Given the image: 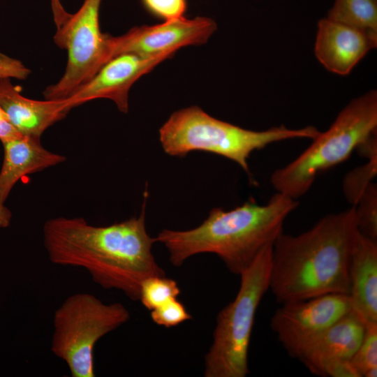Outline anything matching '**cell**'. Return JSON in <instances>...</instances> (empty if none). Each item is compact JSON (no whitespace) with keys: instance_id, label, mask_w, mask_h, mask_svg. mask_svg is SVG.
Instances as JSON below:
<instances>
[{"instance_id":"6da1fadb","label":"cell","mask_w":377,"mask_h":377,"mask_svg":"<svg viewBox=\"0 0 377 377\" xmlns=\"http://www.w3.org/2000/svg\"><path fill=\"white\" fill-rule=\"evenodd\" d=\"M145 202L146 197L138 216L107 226H92L82 217L47 220L43 244L50 262L84 269L101 288L139 300L146 279L165 276L151 252L156 242L146 230Z\"/></svg>"},{"instance_id":"7a4b0ae2","label":"cell","mask_w":377,"mask_h":377,"mask_svg":"<svg viewBox=\"0 0 377 377\" xmlns=\"http://www.w3.org/2000/svg\"><path fill=\"white\" fill-rule=\"evenodd\" d=\"M359 230L355 207L328 214L272 246L269 288L281 304L330 293L349 294L350 265Z\"/></svg>"},{"instance_id":"3957f363","label":"cell","mask_w":377,"mask_h":377,"mask_svg":"<svg viewBox=\"0 0 377 377\" xmlns=\"http://www.w3.org/2000/svg\"><path fill=\"white\" fill-rule=\"evenodd\" d=\"M297 206L296 199L277 192L265 205L251 200L230 210L214 208L199 226L182 231L164 229L154 239L166 247L176 267L193 256L211 253L230 272L240 275L264 248L273 245Z\"/></svg>"},{"instance_id":"277c9868","label":"cell","mask_w":377,"mask_h":377,"mask_svg":"<svg viewBox=\"0 0 377 377\" xmlns=\"http://www.w3.org/2000/svg\"><path fill=\"white\" fill-rule=\"evenodd\" d=\"M320 131L313 126L288 128L284 126L256 131L216 119L198 106L175 112L159 130L164 151L185 156L193 151L213 153L237 163L251 176L248 159L251 154L286 140H313Z\"/></svg>"},{"instance_id":"5b68a950","label":"cell","mask_w":377,"mask_h":377,"mask_svg":"<svg viewBox=\"0 0 377 377\" xmlns=\"http://www.w3.org/2000/svg\"><path fill=\"white\" fill-rule=\"evenodd\" d=\"M376 131L377 92L371 90L352 100L295 160L273 172L272 186L297 200L309 190L318 175L348 159Z\"/></svg>"},{"instance_id":"8992f818","label":"cell","mask_w":377,"mask_h":377,"mask_svg":"<svg viewBox=\"0 0 377 377\" xmlns=\"http://www.w3.org/2000/svg\"><path fill=\"white\" fill-rule=\"evenodd\" d=\"M272 246L264 248L239 276L235 299L217 315L212 343L205 357V377H245L256 311L269 288Z\"/></svg>"},{"instance_id":"52a82bcc","label":"cell","mask_w":377,"mask_h":377,"mask_svg":"<svg viewBox=\"0 0 377 377\" xmlns=\"http://www.w3.org/2000/svg\"><path fill=\"white\" fill-rule=\"evenodd\" d=\"M121 303L105 304L87 293L68 296L55 310L50 349L72 377H94V348L107 334L130 320Z\"/></svg>"},{"instance_id":"ba28073f","label":"cell","mask_w":377,"mask_h":377,"mask_svg":"<svg viewBox=\"0 0 377 377\" xmlns=\"http://www.w3.org/2000/svg\"><path fill=\"white\" fill-rule=\"evenodd\" d=\"M101 0H85L57 29L54 40L68 51L64 74L43 91L47 100H66L89 82L110 59L107 34L99 25Z\"/></svg>"},{"instance_id":"9c48e42d","label":"cell","mask_w":377,"mask_h":377,"mask_svg":"<svg viewBox=\"0 0 377 377\" xmlns=\"http://www.w3.org/2000/svg\"><path fill=\"white\" fill-rule=\"evenodd\" d=\"M351 311L348 295L330 293L281 304L270 326L289 355L297 359L314 339Z\"/></svg>"},{"instance_id":"30bf717a","label":"cell","mask_w":377,"mask_h":377,"mask_svg":"<svg viewBox=\"0 0 377 377\" xmlns=\"http://www.w3.org/2000/svg\"><path fill=\"white\" fill-rule=\"evenodd\" d=\"M216 28L212 19L183 16L159 24L135 27L120 36L107 35L110 59L125 53L142 56L175 53L185 46L205 43Z\"/></svg>"},{"instance_id":"8fae6325","label":"cell","mask_w":377,"mask_h":377,"mask_svg":"<svg viewBox=\"0 0 377 377\" xmlns=\"http://www.w3.org/2000/svg\"><path fill=\"white\" fill-rule=\"evenodd\" d=\"M173 52L151 56L133 53L117 55L107 62L93 78L73 96L67 98L71 110L96 98H108L114 102L119 111L128 110V91L141 76L151 71Z\"/></svg>"},{"instance_id":"7c38bea8","label":"cell","mask_w":377,"mask_h":377,"mask_svg":"<svg viewBox=\"0 0 377 377\" xmlns=\"http://www.w3.org/2000/svg\"><path fill=\"white\" fill-rule=\"evenodd\" d=\"M377 46V36L327 17L318 23L314 52L319 62L330 72L349 74L371 50Z\"/></svg>"},{"instance_id":"4fadbf2b","label":"cell","mask_w":377,"mask_h":377,"mask_svg":"<svg viewBox=\"0 0 377 377\" xmlns=\"http://www.w3.org/2000/svg\"><path fill=\"white\" fill-rule=\"evenodd\" d=\"M366 328L365 323L351 311L314 339L297 359L312 374L321 376L330 364L351 360L364 339Z\"/></svg>"},{"instance_id":"5bb4252c","label":"cell","mask_w":377,"mask_h":377,"mask_svg":"<svg viewBox=\"0 0 377 377\" xmlns=\"http://www.w3.org/2000/svg\"><path fill=\"white\" fill-rule=\"evenodd\" d=\"M0 107L22 135L40 138L71 110L67 100H33L23 96L6 77H0Z\"/></svg>"},{"instance_id":"9a60e30c","label":"cell","mask_w":377,"mask_h":377,"mask_svg":"<svg viewBox=\"0 0 377 377\" xmlns=\"http://www.w3.org/2000/svg\"><path fill=\"white\" fill-rule=\"evenodd\" d=\"M352 311L366 325L377 324V240L360 232L350 265Z\"/></svg>"},{"instance_id":"2e32d148","label":"cell","mask_w":377,"mask_h":377,"mask_svg":"<svg viewBox=\"0 0 377 377\" xmlns=\"http://www.w3.org/2000/svg\"><path fill=\"white\" fill-rule=\"evenodd\" d=\"M3 160L0 170V204L22 177L65 161L64 156L44 148L40 138L20 135L1 141Z\"/></svg>"},{"instance_id":"e0dca14e","label":"cell","mask_w":377,"mask_h":377,"mask_svg":"<svg viewBox=\"0 0 377 377\" xmlns=\"http://www.w3.org/2000/svg\"><path fill=\"white\" fill-rule=\"evenodd\" d=\"M327 17L377 36V0H334Z\"/></svg>"},{"instance_id":"ac0fdd59","label":"cell","mask_w":377,"mask_h":377,"mask_svg":"<svg viewBox=\"0 0 377 377\" xmlns=\"http://www.w3.org/2000/svg\"><path fill=\"white\" fill-rule=\"evenodd\" d=\"M181 293L177 282L165 276L146 279L141 284L139 300L151 311L168 301L177 298Z\"/></svg>"},{"instance_id":"d6986e66","label":"cell","mask_w":377,"mask_h":377,"mask_svg":"<svg viewBox=\"0 0 377 377\" xmlns=\"http://www.w3.org/2000/svg\"><path fill=\"white\" fill-rule=\"evenodd\" d=\"M357 227L366 237L377 240V186L372 182L354 205Z\"/></svg>"},{"instance_id":"ffe728a7","label":"cell","mask_w":377,"mask_h":377,"mask_svg":"<svg viewBox=\"0 0 377 377\" xmlns=\"http://www.w3.org/2000/svg\"><path fill=\"white\" fill-rule=\"evenodd\" d=\"M350 362L360 377L377 376V324L367 325L364 339Z\"/></svg>"},{"instance_id":"44dd1931","label":"cell","mask_w":377,"mask_h":377,"mask_svg":"<svg viewBox=\"0 0 377 377\" xmlns=\"http://www.w3.org/2000/svg\"><path fill=\"white\" fill-rule=\"evenodd\" d=\"M368 161L349 172L343 182L346 200L354 206L377 174V156L368 158Z\"/></svg>"},{"instance_id":"7402d4cb","label":"cell","mask_w":377,"mask_h":377,"mask_svg":"<svg viewBox=\"0 0 377 377\" xmlns=\"http://www.w3.org/2000/svg\"><path fill=\"white\" fill-rule=\"evenodd\" d=\"M151 318L158 325L171 327L191 319V316L184 305L174 298L151 310Z\"/></svg>"},{"instance_id":"603a6c76","label":"cell","mask_w":377,"mask_h":377,"mask_svg":"<svg viewBox=\"0 0 377 377\" xmlns=\"http://www.w3.org/2000/svg\"><path fill=\"white\" fill-rule=\"evenodd\" d=\"M146 6L165 21L183 17L186 10L185 0H143Z\"/></svg>"},{"instance_id":"cb8c5ba5","label":"cell","mask_w":377,"mask_h":377,"mask_svg":"<svg viewBox=\"0 0 377 377\" xmlns=\"http://www.w3.org/2000/svg\"><path fill=\"white\" fill-rule=\"evenodd\" d=\"M51 6L54 21L58 29L68 20L71 14L65 10L60 0H51Z\"/></svg>"},{"instance_id":"d4e9b609","label":"cell","mask_w":377,"mask_h":377,"mask_svg":"<svg viewBox=\"0 0 377 377\" xmlns=\"http://www.w3.org/2000/svg\"><path fill=\"white\" fill-rule=\"evenodd\" d=\"M20 134L8 121H0V140L15 138Z\"/></svg>"},{"instance_id":"484cf974","label":"cell","mask_w":377,"mask_h":377,"mask_svg":"<svg viewBox=\"0 0 377 377\" xmlns=\"http://www.w3.org/2000/svg\"><path fill=\"white\" fill-rule=\"evenodd\" d=\"M11 219L10 211L4 205L0 204V228H8L10 224Z\"/></svg>"},{"instance_id":"4316f807","label":"cell","mask_w":377,"mask_h":377,"mask_svg":"<svg viewBox=\"0 0 377 377\" xmlns=\"http://www.w3.org/2000/svg\"><path fill=\"white\" fill-rule=\"evenodd\" d=\"M0 121H8L7 116L1 107H0Z\"/></svg>"}]
</instances>
